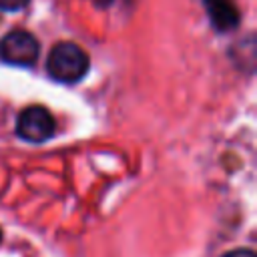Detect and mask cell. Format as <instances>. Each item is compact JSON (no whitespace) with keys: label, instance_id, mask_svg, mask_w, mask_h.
<instances>
[{"label":"cell","instance_id":"6da1fadb","mask_svg":"<svg viewBox=\"0 0 257 257\" xmlns=\"http://www.w3.org/2000/svg\"><path fill=\"white\" fill-rule=\"evenodd\" d=\"M90 60L82 46L74 42H58L52 46L46 58V72L56 82L74 84L82 80L88 72Z\"/></svg>","mask_w":257,"mask_h":257},{"label":"cell","instance_id":"7a4b0ae2","mask_svg":"<svg viewBox=\"0 0 257 257\" xmlns=\"http://www.w3.org/2000/svg\"><path fill=\"white\" fill-rule=\"evenodd\" d=\"M56 131V120L52 112L40 104L26 106L16 120V135L32 145H40L48 139H52Z\"/></svg>","mask_w":257,"mask_h":257},{"label":"cell","instance_id":"3957f363","mask_svg":"<svg viewBox=\"0 0 257 257\" xmlns=\"http://www.w3.org/2000/svg\"><path fill=\"white\" fill-rule=\"evenodd\" d=\"M40 52L38 40L26 30H12L0 40V58L6 64L28 68L36 62Z\"/></svg>","mask_w":257,"mask_h":257},{"label":"cell","instance_id":"277c9868","mask_svg":"<svg viewBox=\"0 0 257 257\" xmlns=\"http://www.w3.org/2000/svg\"><path fill=\"white\" fill-rule=\"evenodd\" d=\"M215 30L229 32L239 26V10L233 0H203Z\"/></svg>","mask_w":257,"mask_h":257},{"label":"cell","instance_id":"5b68a950","mask_svg":"<svg viewBox=\"0 0 257 257\" xmlns=\"http://www.w3.org/2000/svg\"><path fill=\"white\" fill-rule=\"evenodd\" d=\"M30 0H0V10L4 12H16L20 8H24Z\"/></svg>","mask_w":257,"mask_h":257},{"label":"cell","instance_id":"8992f818","mask_svg":"<svg viewBox=\"0 0 257 257\" xmlns=\"http://www.w3.org/2000/svg\"><path fill=\"white\" fill-rule=\"evenodd\" d=\"M223 257H255V253H253V251H249V249H235V251L225 253Z\"/></svg>","mask_w":257,"mask_h":257},{"label":"cell","instance_id":"52a82bcc","mask_svg":"<svg viewBox=\"0 0 257 257\" xmlns=\"http://www.w3.org/2000/svg\"><path fill=\"white\" fill-rule=\"evenodd\" d=\"M0 239H2V233H0Z\"/></svg>","mask_w":257,"mask_h":257}]
</instances>
